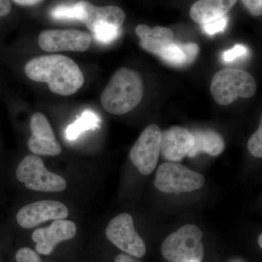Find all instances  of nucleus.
<instances>
[{
    "label": "nucleus",
    "mask_w": 262,
    "mask_h": 262,
    "mask_svg": "<svg viewBox=\"0 0 262 262\" xmlns=\"http://www.w3.org/2000/svg\"><path fill=\"white\" fill-rule=\"evenodd\" d=\"M256 83L248 72L237 69H224L212 79L211 93L215 102L229 105L239 97L248 98L256 94Z\"/></svg>",
    "instance_id": "3"
},
{
    "label": "nucleus",
    "mask_w": 262,
    "mask_h": 262,
    "mask_svg": "<svg viewBox=\"0 0 262 262\" xmlns=\"http://www.w3.org/2000/svg\"><path fill=\"white\" fill-rule=\"evenodd\" d=\"M19 182L29 189L37 192H59L67 188L63 177L49 171L37 155H27L19 163L16 170Z\"/></svg>",
    "instance_id": "5"
},
{
    "label": "nucleus",
    "mask_w": 262,
    "mask_h": 262,
    "mask_svg": "<svg viewBox=\"0 0 262 262\" xmlns=\"http://www.w3.org/2000/svg\"><path fill=\"white\" fill-rule=\"evenodd\" d=\"M258 245H259L260 248H262V234H260L259 237L258 239Z\"/></svg>",
    "instance_id": "31"
},
{
    "label": "nucleus",
    "mask_w": 262,
    "mask_h": 262,
    "mask_svg": "<svg viewBox=\"0 0 262 262\" xmlns=\"http://www.w3.org/2000/svg\"><path fill=\"white\" fill-rule=\"evenodd\" d=\"M205 184L201 173L179 163L168 162L160 165L155 175V187L162 192H189L201 189Z\"/></svg>",
    "instance_id": "6"
},
{
    "label": "nucleus",
    "mask_w": 262,
    "mask_h": 262,
    "mask_svg": "<svg viewBox=\"0 0 262 262\" xmlns=\"http://www.w3.org/2000/svg\"><path fill=\"white\" fill-rule=\"evenodd\" d=\"M91 42L88 32L75 29L43 31L38 38L39 47L47 52L87 51Z\"/></svg>",
    "instance_id": "9"
},
{
    "label": "nucleus",
    "mask_w": 262,
    "mask_h": 262,
    "mask_svg": "<svg viewBox=\"0 0 262 262\" xmlns=\"http://www.w3.org/2000/svg\"><path fill=\"white\" fill-rule=\"evenodd\" d=\"M194 142L192 133L182 127L173 126L162 132L160 152L168 161H180L189 154Z\"/></svg>",
    "instance_id": "13"
},
{
    "label": "nucleus",
    "mask_w": 262,
    "mask_h": 262,
    "mask_svg": "<svg viewBox=\"0 0 262 262\" xmlns=\"http://www.w3.org/2000/svg\"><path fill=\"white\" fill-rule=\"evenodd\" d=\"M203 232L195 225L183 226L164 241L161 252L169 262H201L204 256Z\"/></svg>",
    "instance_id": "4"
},
{
    "label": "nucleus",
    "mask_w": 262,
    "mask_h": 262,
    "mask_svg": "<svg viewBox=\"0 0 262 262\" xmlns=\"http://www.w3.org/2000/svg\"><path fill=\"white\" fill-rule=\"evenodd\" d=\"M108 241L124 252L141 258L146 252V245L134 227V220L128 213L117 215L106 229Z\"/></svg>",
    "instance_id": "7"
},
{
    "label": "nucleus",
    "mask_w": 262,
    "mask_h": 262,
    "mask_svg": "<svg viewBox=\"0 0 262 262\" xmlns=\"http://www.w3.org/2000/svg\"><path fill=\"white\" fill-rule=\"evenodd\" d=\"M179 46L187 56L188 63L190 64L196 59L200 51L199 46L195 43L192 42L184 43V44L179 43Z\"/></svg>",
    "instance_id": "26"
},
{
    "label": "nucleus",
    "mask_w": 262,
    "mask_h": 262,
    "mask_svg": "<svg viewBox=\"0 0 262 262\" xmlns=\"http://www.w3.org/2000/svg\"><path fill=\"white\" fill-rule=\"evenodd\" d=\"M262 127L260 124L258 130L251 136L248 142V148L251 154L256 158L262 157Z\"/></svg>",
    "instance_id": "22"
},
{
    "label": "nucleus",
    "mask_w": 262,
    "mask_h": 262,
    "mask_svg": "<svg viewBox=\"0 0 262 262\" xmlns=\"http://www.w3.org/2000/svg\"><path fill=\"white\" fill-rule=\"evenodd\" d=\"M136 32L140 38L141 47L157 56H159L164 48L173 42V32L166 27L150 29L147 26L141 24L136 27Z\"/></svg>",
    "instance_id": "16"
},
{
    "label": "nucleus",
    "mask_w": 262,
    "mask_h": 262,
    "mask_svg": "<svg viewBox=\"0 0 262 262\" xmlns=\"http://www.w3.org/2000/svg\"><path fill=\"white\" fill-rule=\"evenodd\" d=\"M248 49L244 45H236L232 49L225 51L223 53V60L227 63L233 62L237 58L247 56Z\"/></svg>",
    "instance_id": "24"
},
{
    "label": "nucleus",
    "mask_w": 262,
    "mask_h": 262,
    "mask_svg": "<svg viewBox=\"0 0 262 262\" xmlns=\"http://www.w3.org/2000/svg\"><path fill=\"white\" fill-rule=\"evenodd\" d=\"M125 19V13L119 7L113 5L96 7L84 1L83 23L91 31L100 24H110L120 28Z\"/></svg>",
    "instance_id": "14"
},
{
    "label": "nucleus",
    "mask_w": 262,
    "mask_h": 262,
    "mask_svg": "<svg viewBox=\"0 0 262 262\" xmlns=\"http://www.w3.org/2000/svg\"><path fill=\"white\" fill-rule=\"evenodd\" d=\"M144 84L139 73L127 68L117 71L101 95L103 108L115 115H125L142 100Z\"/></svg>",
    "instance_id": "2"
},
{
    "label": "nucleus",
    "mask_w": 262,
    "mask_h": 262,
    "mask_svg": "<svg viewBox=\"0 0 262 262\" xmlns=\"http://www.w3.org/2000/svg\"><path fill=\"white\" fill-rule=\"evenodd\" d=\"M246 9L255 16L262 14V0H241Z\"/></svg>",
    "instance_id": "27"
},
{
    "label": "nucleus",
    "mask_w": 262,
    "mask_h": 262,
    "mask_svg": "<svg viewBox=\"0 0 262 262\" xmlns=\"http://www.w3.org/2000/svg\"><path fill=\"white\" fill-rule=\"evenodd\" d=\"M115 262H140L139 261H136V260L134 259V258L130 257V256H127V255L125 254H121L118 255L117 256L116 258H115Z\"/></svg>",
    "instance_id": "30"
},
{
    "label": "nucleus",
    "mask_w": 262,
    "mask_h": 262,
    "mask_svg": "<svg viewBox=\"0 0 262 262\" xmlns=\"http://www.w3.org/2000/svg\"><path fill=\"white\" fill-rule=\"evenodd\" d=\"M32 135L29 139V149L34 154L56 156L61 154V147L56 140L51 124L43 114L32 115L30 122Z\"/></svg>",
    "instance_id": "11"
},
{
    "label": "nucleus",
    "mask_w": 262,
    "mask_h": 262,
    "mask_svg": "<svg viewBox=\"0 0 262 262\" xmlns=\"http://www.w3.org/2000/svg\"><path fill=\"white\" fill-rule=\"evenodd\" d=\"M237 0H198L191 7L189 15L196 23L203 24L225 16Z\"/></svg>",
    "instance_id": "15"
},
{
    "label": "nucleus",
    "mask_w": 262,
    "mask_h": 262,
    "mask_svg": "<svg viewBox=\"0 0 262 262\" xmlns=\"http://www.w3.org/2000/svg\"><path fill=\"white\" fill-rule=\"evenodd\" d=\"M68 215V208L63 203L47 200L24 206L17 213L16 220L20 227L31 229L48 220H64Z\"/></svg>",
    "instance_id": "10"
},
{
    "label": "nucleus",
    "mask_w": 262,
    "mask_h": 262,
    "mask_svg": "<svg viewBox=\"0 0 262 262\" xmlns=\"http://www.w3.org/2000/svg\"><path fill=\"white\" fill-rule=\"evenodd\" d=\"M77 234V226L72 221L58 220L46 228L36 229L32 239L36 243V250L41 254L49 255L62 241L72 239Z\"/></svg>",
    "instance_id": "12"
},
{
    "label": "nucleus",
    "mask_w": 262,
    "mask_h": 262,
    "mask_svg": "<svg viewBox=\"0 0 262 262\" xmlns=\"http://www.w3.org/2000/svg\"><path fill=\"white\" fill-rule=\"evenodd\" d=\"M162 131L158 125L151 124L139 136L130 152V159L143 175L154 171L160 154Z\"/></svg>",
    "instance_id": "8"
},
{
    "label": "nucleus",
    "mask_w": 262,
    "mask_h": 262,
    "mask_svg": "<svg viewBox=\"0 0 262 262\" xmlns=\"http://www.w3.org/2000/svg\"><path fill=\"white\" fill-rule=\"evenodd\" d=\"M25 73L30 80L47 82L52 92L60 96L75 94L84 84L80 67L73 60L61 55L33 58L26 65Z\"/></svg>",
    "instance_id": "1"
},
{
    "label": "nucleus",
    "mask_w": 262,
    "mask_h": 262,
    "mask_svg": "<svg viewBox=\"0 0 262 262\" xmlns=\"http://www.w3.org/2000/svg\"><path fill=\"white\" fill-rule=\"evenodd\" d=\"M159 56L165 63L174 67H185L189 65L187 56L179 46V43H170L166 48H164Z\"/></svg>",
    "instance_id": "20"
},
{
    "label": "nucleus",
    "mask_w": 262,
    "mask_h": 262,
    "mask_svg": "<svg viewBox=\"0 0 262 262\" xmlns=\"http://www.w3.org/2000/svg\"><path fill=\"white\" fill-rule=\"evenodd\" d=\"M91 32L94 33L96 41L102 44H108L120 36V28L110 24H100L96 26Z\"/></svg>",
    "instance_id": "21"
},
{
    "label": "nucleus",
    "mask_w": 262,
    "mask_h": 262,
    "mask_svg": "<svg viewBox=\"0 0 262 262\" xmlns=\"http://www.w3.org/2000/svg\"><path fill=\"white\" fill-rule=\"evenodd\" d=\"M192 134L194 142L188 154L189 158H193L201 152L217 156L225 149V142L222 136L211 129L194 130Z\"/></svg>",
    "instance_id": "17"
},
{
    "label": "nucleus",
    "mask_w": 262,
    "mask_h": 262,
    "mask_svg": "<svg viewBox=\"0 0 262 262\" xmlns=\"http://www.w3.org/2000/svg\"><path fill=\"white\" fill-rule=\"evenodd\" d=\"M101 119L98 115L91 110H86L73 123L67 126L65 137L68 141H75L87 130H96L100 127Z\"/></svg>",
    "instance_id": "18"
},
{
    "label": "nucleus",
    "mask_w": 262,
    "mask_h": 262,
    "mask_svg": "<svg viewBox=\"0 0 262 262\" xmlns=\"http://www.w3.org/2000/svg\"><path fill=\"white\" fill-rule=\"evenodd\" d=\"M52 18L56 20H80L84 18V1L74 5H61L56 7L51 12Z\"/></svg>",
    "instance_id": "19"
},
{
    "label": "nucleus",
    "mask_w": 262,
    "mask_h": 262,
    "mask_svg": "<svg viewBox=\"0 0 262 262\" xmlns=\"http://www.w3.org/2000/svg\"><path fill=\"white\" fill-rule=\"evenodd\" d=\"M13 1L17 4L24 5V6H32V5L39 4L42 0H13Z\"/></svg>",
    "instance_id": "29"
},
{
    "label": "nucleus",
    "mask_w": 262,
    "mask_h": 262,
    "mask_svg": "<svg viewBox=\"0 0 262 262\" xmlns=\"http://www.w3.org/2000/svg\"><path fill=\"white\" fill-rule=\"evenodd\" d=\"M11 10V5L9 0H0V17L9 14Z\"/></svg>",
    "instance_id": "28"
},
{
    "label": "nucleus",
    "mask_w": 262,
    "mask_h": 262,
    "mask_svg": "<svg viewBox=\"0 0 262 262\" xmlns=\"http://www.w3.org/2000/svg\"><path fill=\"white\" fill-rule=\"evenodd\" d=\"M15 258L17 262H42L37 253L29 248H20Z\"/></svg>",
    "instance_id": "25"
},
{
    "label": "nucleus",
    "mask_w": 262,
    "mask_h": 262,
    "mask_svg": "<svg viewBox=\"0 0 262 262\" xmlns=\"http://www.w3.org/2000/svg\"><path fill=\"white\" fill-rule=\"evenodd\" d=\"M228 20V17L225 15L208 23L202 24L203 31L208 35H214L217 33L225 32Z\"/></svg>",
    "instance_id": "23"
}]
</instances>
